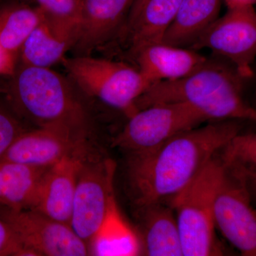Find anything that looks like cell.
<instances>
[{
    "label": "cell",
    "mask_w": 256,
    "mask_h": 256,
    "mask_svg": "<svg viewBox=\"0 0 256 256\" xmlns=\"http://www.w3.org/2000/svg\"><path fill=\"white\" fill-rule=\"evenodd\" d=\"M242 122L214 121L180 133L153 150L129 156L128 176L137 205L171 202L242 132Z\"/></svg>",
    "instance_id": "cell-1"
},
{
    "label": "cell",
    "mask_w": 256,
    "mask_h": 256,
    "mask_svg": "<svg viewBox=\"0 0 256 256\" xmlns=\"http://www.w3.org/2000/svg\"><path fill=\"white\" fill-rule=\"evenodd\" d=\"M244 80L230 64L208 58L184 78L152 84L136 106L140 110L156 104L182 102L191 106L208 120L256 122V108L242 96Z\"/></svg>",
    "instance_id": "cell-2"
},
{
    "label": "cell",
    "mask_w": 256,
    "mask_h": 256,
    "mask_svg": "<svg viewBox=\"0 0 256 256\" xmlns=\"http://www.w3.org/2000/svg\"><path fill=\"white\" fill-rule=\"evenodd\" d=\"M68 77L48 68L18 64L2 92L24 121L36 126H66L85 132L86 116Z\"/></svg>",
    "instance_id": "cell-3"
},
{
    "label": "cell",
    "mask_w": 256,
    "mask_h": 256,
    "mask_svg": "<svg viewBox=\"0 0 256 256\" xmlns=\"http://www.w3.org/2000/svg\"><path fill=\"white\" fill-rule=\"evenodd\" d=\"M220 152L170 202L176 214L183 256L224 255L215 222L216 201L226 171Z\"/></svg>",
    "instance_id": "cell-4"
},
{
    "label": "cell",
    "mask_w": 256,
    "mask_h": 256,
    "mask_svg": "<svg viewBox=\"0 0 256 256\" xmlns=\"http://www.w3.org/2000/svg\"><path fill=\"white\" fill-rule=\"evenodd\" d=\"M69 79L87 95L130 118L138 110L137 101L149 88L138 68L124 62L74 56L62 60Z\"/></svg>",
    "instance_id": "cell-5"
},
{
    "label": "cell",
    "mask_w": 256,
    "mask_h": 256,
    "mask_svg": "<svg viewBox=\"0 0 256 256\" xmlns=\"http://www.w3.org/2000/svg\"><path fill=\"white\" fill-rule=\"evenodd\" d=\"M207 120L203 114L185 104H156L128 118L127 124L112 140V146L129 156L142 154Z\"/></svg>",
    "instance_id": "cell-6"
},
{
    "label": "cell",
    "mask_w": 256,
    "mask_h": 256,
    "mask_svg": "<svg viewBox=\"0 0 256 256\" xmlns=\"http://www.w3.org/2000/svg\"><path fill=\"white\" fill-rule=\"evenodd\" d=\"M190 48L210 50L233 66L242 78H252L256 58L255 8L249 6L228 9Z\"/></svg>",
    "instance_id": "cell-7"
},
{
    "label": "cell",
    "mask_w": 256,
    "mask_h": 256,
    "mask_svg": "<svg viewBox=\"0 0 256 256\" xmlns=\"http://www.w3.org/2000/svg\"><path fill=\"white\" fill-rule=\"evenodd\" d=\"M0 218L9 226L32 256H84L88 246L68 224L32 210L0 205Z\"/></svg>",
    "instance_id": "cell-8"
},
{
    "label": "cell",
    "mask_w": 256,
    "mask_h": 256,
    "mask_svg": "<svg viewBox=\"0 0 256 256\" xmlns=\"http://www.w3.org/2000/svg\"><path fill=\"white\" fill-rule=\"evenodd\" d=\"M116 164L106 159L84 163L79 174L70 226L88 246L105 218L114 194Z\"/></svg>",
    "instance_id": "cell-9"
},
{
    "label": "cell",
    "mask_w": 256,
    "mask_h": 256,
    "mask_svg": "<svg viewBox=\"0 0 256 256\" xmlns=\"http://www.w3.org/2000/svg\"><path fill=\"white\" fill-rule=\"evenodd\" d=\"M216 226L242 256H256V210L245 184L226 164L215 206Z\"/></svg>",
    "instance_id": "cell-10"
},
{
    "label": "cell",
    "mask_w": 256,
    "mask_h": 256,
    "mask_svg": "<svg viewBox=\"0 0 256 256\" xmlns=\"http://www.w3.org/2000/svg\"><path fill=\"white\" fill-rule=\"evenodd\" d=\"M84 134L66 126L28 128L0 160L35 168H50L82 146Z\"/></svg>",
    "instance_id": "cell-11"
},
{
    "label": "cell",
    "mask_w": 256,
    "mask_h": 256,
    "mask_svg": "<svg viewBox=\"0 0 256 256\" xmlns=\"http://www.w3.org/2000/svg\"><path fill=\"white\" fill-rule=\"evenodd\" d=\"M86 161L85 150L82 146L48 168L31 210L70 226L76 188Z\"/></svg>",
    "instance_id": "cell-12"
},
{
    "label": "cell",
    "mask_w": 256,
    "mask_h": 256,
    "mask_svg": "<svg viewBox=\"0 0 256 256\" xmlns=\"http://www.w3.org/2000/svg\"><path fill=\"white\" fill-rule=\"evenodd\" d=\"M136 0H84L82 21L72 50L90 55L127 24Z\"/></svg>",
    "instance_id": "cell-13"
},
{
    "label": "cell",
    "mask_w": 256,
    "mask_h": 256,
    "mask_svg": "<svg viewBox=\"0 0 256 256\" xmlns=\"http://www.w3.org/2000/svg\"><path fill=\"white\" fill-rule=\"evenodd\" d=\"M134 57L138 70L149 87L156 82L184 78L208 60L193 48L173 46L164 42L146 46Z\"/></svg>",
    "instance_id": "cell-14"
},
{
    "label": "cell",
    "mask_w": 256,
    "mask_h": 256,
    "mask_svg": "<svg viewBox=\"0 0 256 256\" xmlns=\"http://www.w3.org/2000/svg\"><path fill=\"white\" fill-rule=\"evenodd\" d=\"M142 220L140 234L143 255L183 256L181 235L176 214L165 203L140 206Z\"/></svg>",
    "instance_id": "cell-15"
},
{
    "label": "cell",
    "mask_w": 256,
    "mask_h": 256,
    "mask_svg": "<svg viewBox=\"0 0 256 256\" xmlns=\"http://www.w3.org/2000/svg\"><path fill=\"white\" fill-rule=\"evenodd\" d=\"M182 0H146L128 18L130 48L133 56L154 44L162 43L169 30Z\"/></svg>",
    "instance_id": "cell-16"
},
{
    "label": "cell",
    "mask_w": 256,
    "mask_h": 256,
    "mask_svg": "<svg viewBox=\"0 0 256 256\" xmlns=\"http://www.w3.org/2000/svg\"><path fill=\"white\" fill-rule=\"evenodd\" d=\"M89 255L136 256L143 255L140 236L124 220L114 194L105 218L88 244Z\"/></svg>",
    "instance_id": "cell-17"
},
{
    "label": "cell",
    "mask_w": 256,
    "mask_h": 256,
    "mask_svg": "<svg viewBox=\"0 0 256 256\" xmlns=\"http://www.w3.org/2000/svg\"><path fill=\"white\" fill-rule=\"evenodd\" d=\"M222 0H182L163 42L190 47L220 18Z\"/></svg>",
    "instance_id": "cell-18"
},
{
    "label": "cell",
    "mask_w": 256,
    "mask_h": 256,
    "mask_svg": "<svg viewBox=\"0 0 256 256\" xmlns=\"http://www.w3.org/2000/svg\"><path fill=\"white\" fill-rule=\"evenodd\" d=\"M48 168L0 160V205L12 210H31Z\"/></svg>",
    "instance_id": "cell-19"
},
{
    "label": "cell",
    "mask_w": 256,
    "mask_h": 256,
    "mask_svg": "<svg viewBox=\"0 0 256 256\" xmlns=\"http://www.w3.org/2000/svg\"><path fill=\"white\" fill-rule=\"evenodd\" d=\"M72 47V42L56 31L44 18L23 44L18 52V64L52 68L56 64L62 63Z\"/></svg>",
    "instance_id": "cell-20"
},
{
    "label": "cell",
    "mask_w": 256,
    "mask_h": 256,
    "mask_svg": "<svg viewBox=\"0 0 256 256\" xmlns=\"http://www.w3.org/2000/svg\"><path fill=\"white\" fill-rule=\"evenodd\" d=\"M44 20L36 5L21 0L0 4V42L18 56L33 30Z\"/></svg>",
    "instance_id": "cell-21"
},
{
    "label": "cell",
    "mask_w": 256,
    "mask_h": 256,
    "mask_svg": "<svg viewBox=\"0 0 256 256\" xmlns=\"http://www.w3.org/2000/svg\"><path fill=\"white\" fill-rule=\"evenodd\" d=\"M34 2L50 26L68 38L74 46L82 21L84 0H34Z\"/></svg>",
    "instance_id": "cell-22"
},
{
    "label": "cell",
    "mask_w": 256,
    "mask_h": 256,
    "mask_svg": "<svg viewBox=\"0 0 256 256\" xmlns=\"http://www.w3.org/2000/svg\"><path fill=\"white\" fill-rule=\"evenodd\" d=\"M6 100L2 90L0 92V160L18 136L28 129Z\"/></svg>",
    "instance_id": "cell-23"
},
{
    "label": "cell",
    "mask_w": 256,
    "mask_h": 256,
    "mask_svg": "<svg viewBox=\"0 0 256 256\" xmlns=\"http://www.w3.org/2000/svg\"><path fill=\"white\" fill-rule=\"evenodd\" d=\"M226 163L239 162L256 166V132L242 133L220 152Z\"/></svg>",
    "instance_id": "cell-24"
},
{
    "label": "cell",
    "mask_w": 256,
    "mask_h": 256,
    "mask_svg": "<svg viewBox=\"0 0 256 256\" xmlns=\"http://www.w3.org/2000/svg\"><path fill=\"white\" fill-rule=\"evenodd\" d=\"M0 256H32L14 232L0 218Z\"/></svg>",
    "instance_id": "cell-25"
},
{
    "label": "cell",
    "mask_w": 256,
    "mask_h": 256,
    "mask_svg": "<svg viewBox=\"0 0 256 256\" xmlns=\"http://www.w3.org/2000/svg\"><path fill=\"white\" fill-rule=\"evenodd\" d=\"M227 165L242 178L252 201L256 202V166L239 162L228 163Z\"/></svg>",
    "instance_id": "cell-26"
},
{
    "label": "cell",
    "mask_w": 256,
    "mask_h": 256,
    "mask_svg": "<svg viewBox=\"0 0 256 256\" xmlns=\"http://www.w3.org/2000/svg\"><path fill=\"white\" fill-rule=\"evenodd\" d=\"M18 64V56L12 53L0 42V77L9 78L14 74Z\"/></svg>",
    "instance_id": "cell-27"
},
{
    "label": "cell",
    "mask_w": 256,
    "mask_h": 256,
    "mask_svg": "<svg viewBox=\"0 0 256 256\" xmlns=\"http://www.w3.org/2000/svg\"><path fill=\"white\" fill-rule=\"evenodd\" d=\"M228 6V9L242 6H254L256 0H224Z\"/></svg>",
    "instance_id": "cell-28"
},
{
    "label": "cell",
    "mask_w": 256,
    "mask_h": 256,
    "mask_svg": "<svg viewBox=\"0 0 256 256\" xmlns=\"http://www.w3.org/2000/svg\"><path fill=\"white\" fill-rule=\"evenodd\" d=\"M144 1H146V0H136L134 4H133L132 10H131L130 13V15L134 14V12H136L139 10V8L142 6V4L144 2Z\"/></svg>",
    "instance_id": "cell-29"
},
{
    "label": "cell",
    "mask_w": 256,
    "mask_h": 256,
    "mask_svg": "<svg viewBox=\"0 0 256 256\" xmlns=\"http://www.w3.org/2000/svg\"><path fill=\"white\" fill-rule=\"evenodd\" d=\"M21 1L31 3V4L34 3V0H21Z\"/></svg>",
    "instance_id": "cell-30"
},
{
    "label": "cell",
    "mask_w": 256,
    "mask_h": 256,
    "mask_svg": "<svg viewBox=\"0 0 256 256\" xmlns=\"http://www.w3.org/2000/svg\"><path fill=\"white\" fill-rule=\"evenodd\" d=\"M2 90V85H0V92Z\"/></svg>",
    "instance_id": "cell-31"
}]
</instances>
